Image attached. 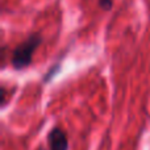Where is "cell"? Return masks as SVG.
<instances>
[{
	"label": "cell",
	"mask_w": 150,
	"mask_h": 150,
	"mask_svg": "<svg viewBox=\"0 0 150 150\" xmlns=\"http://www.w3.org/2000/svg\"><path fill=\"white\" fill-rule=\"evenodd\" d=\"M42 37L38 33L30 34L24 42H21L12 53V66L16 70H23V69L28 67L32 63V58L34 55V52L37 47L41 45Z\"/></svg>",
	"instance_id": "6da1fadb"
},
{
	"label": "cell",
	"mask_w": 150,
	"mask_h": 150,
	"mask_svg": "<svg viewBox=\"0 0 150 150\" xmlns=\"http://www.w3.org/2000/svg\"><path fill=\"white\" fill-rule=\"evenodd\" d=\"M50 150H67L69 149V140L66 133L59 128H54L50 130L47 136Z\"/></svg>",
	"instance_id": "7a4b0ae2"
},
{
	"label": "cell",
	"mask_w": 150,
	"mask_h": 150,
	"mask_svg": "<svg viewBox=\"0 0 150 150\" xmlns=\"http://www.w3.org/2000/svg\"><path fill=\"white\" fill-rule=\"evenodd\" d=\"M99 4L103 9H111L112 8V0H99Z\"/></svg>",
	"instance_id": "3957f363"
}]
</instances>
